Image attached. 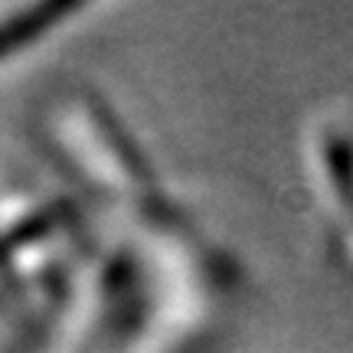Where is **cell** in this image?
Instances as JSON below:
<instances>
[{
	"mask_svg": "<svg viewBox=\"0 0 353 353\" xmlns=\"http://www.w3.org/2000/svg\"><path fill=\"white\" fill-rule=\"evenodd\" d=\"M69 10H72V7L52 3V7H30V10H23L20 17H10V20L3 23L7 30H0V56H7V50H10V46H17V43L37 37L46 20H52V17H63V13H69Z\"/></svg>",
	"mask_w": 353,
	"mask_h": 353,
	"instance_id": "obj_1",
	"label": "cell"
}]
</instances>
